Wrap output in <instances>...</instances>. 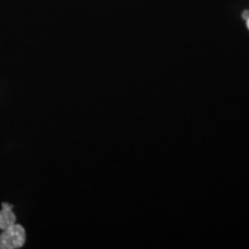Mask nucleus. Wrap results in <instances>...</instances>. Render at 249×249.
I'll use <instances>...</instances> for the list:
<instances>
[{
    "label": "nucleus",
    "mask_w": 249,
    "mask_h": 249,
    "mask_svg": "<svg viewBox=\"0 0 249 249\" xmlns=\"http://www.w3.org/2000/svg\"><path fill=\"white\" fill-rule=\"evenodd\" d=\"M17 224V214L13 213V209L0 210V230H6L12 225Z\"/></svg>",
    "instance_id": "2"
},
{
    "label": "nucleus",
    "mask_w": 249,
    "mask_h": 249,
    "mask_svg": "<svg viewBox=\"0 0 249 249\" xmlns=\"http://www.w3.org/2000/svg\"><path fill=\"white\" fill-rule=\"evenodd\" d=\"M1 208H5V209H13V204L6 203V202H2Z\"/></svg>",
    "instance_id": "3"
},
{
    "label": "nucleus",
    "mask_w": 249,
    "mask_h": 249,
    "mask_svg": "<svg viewBox=\"0 0 249 249\" xmlns=\"http://www.w3.org/2000/svg\"><path fill=\"white\" fill-rule=\"evenodd\" d=\"M246 21H247V27H248V29H249V18H247V20H246Z\"/></svg>",
    "instance_id": "5"
},
{
    "label": "nucleus",
    "mask_w": 249,
    "mask_h": 249,
    "mask_svg": "<svg viewBox=\"0 0 249 249\" xmlns=\"http://www.w3.org/2000/svg\"><path fill=\"white\" fill-rule=\"evenodd\" d=\"M242 17H244L245 20H247V18H249V11L244 12V14H242Z\"/></svg>",
    "instance_id": "4"
},
{
    "label": "nucleus",
    "mask_w": 249,
    "mask_h": 249,
    "mask_svg": "<svg viewBox=\"0 0 249 249\" xmlns=\"http://www.w3.org/2000/svg\"><path fill=\"white\" fill-rule=\"evenodd\" d=\"M27 240V232L20 224H14L8 229L2 230L0 234V249L22 248Z\"/></svg>",
    "instance_id": "1"
}]
</instances>
